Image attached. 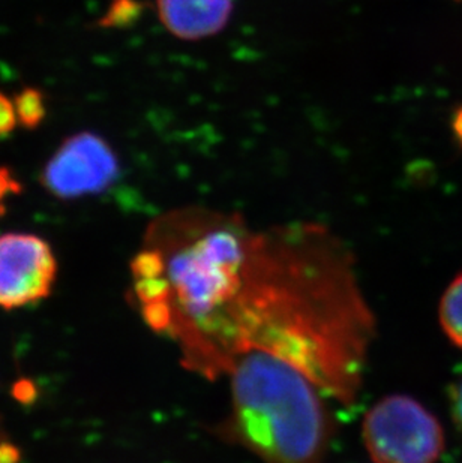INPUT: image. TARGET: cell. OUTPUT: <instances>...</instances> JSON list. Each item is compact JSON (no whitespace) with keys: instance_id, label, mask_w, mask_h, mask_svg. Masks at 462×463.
Instances as JSON below:
<instances>
[{"instance_id":"obj_1","label":"cell","mask_w":462,"mask_h":463,"mask_svg":"<svg viewBox=\"0 0 462 463\" xmlns=\"http://www.w3.org/2000/svg\"><path fill=\"white\" fill-rule=\"evenodd\" d=\"M374 336L353 255L329 228L294 222L253 230L240 214L226 213L206 241L178 348L185 369L212 381L237 355L269 353L350 407Z\"/></svg>"},{"instance_id":"obj_2","label":"cell","mask_w":462,"mask_h":463,"mask_svg":"<svg viewBox=\"0 0 462 463\" xmlns=\"http://www.w3.org/2000/svg\"><path fill=\"white\" fill-rule=\"evenodd\" d=\"M230 411L212 432L263 463H323L335 421L323 390L292 363L262 351L237 355Z\"/></svg>"},{"instance_id":"obj_3","label":"cell","mask_w":462,"mask_h":463,"mask_svg":"<svg viewBox=\"0 0 462 463\" xmlns=\"http://www.w3.org/2000/svg\"><path fill=\"white\" fill-rule=\"evenodd\" d=\"M362 438L374 463H437L445 451L440 421L407 394L380 399L363 419Z\"/></svg>"},{"instance_id":"obj_4","label":"cell","mask_w":462,"mask_h":463,"mask_svg":"<svg viewBox=\"0 0 462 463\" xmlns=\"http://www.w3.org/2000/svg\"><path fill=\"white\" fill-rule=\"evenodd\" d=\"M120 162L109 141L79 132L68 137L41 171V184L50 195L71 202L104 193L119 179Z\"/></svg>"},{"instance_id":"obj_5","label":"cell","mask_w":462,"mask_h":463,"mask_svg":"<svg viewBox=\"0 0 462 463\" xmlns=\"http://www.w3.org/2000/svg\"><path fill=\"white\" fill-rule=\"evenodd\" d=\"M57 262L47 241L35 234L0 236V307L17 309L52 293Z\"/></svg>"},{"instance_id":"obj_6","label":"cell","mask_w":462,"mask_h":463,"mask_svg":"<svg viewBox=\"0 0 462 463\" xmlns=\"http://www.w3.org/2000/svg\"><path fill=\"white\" fill-rule=\"evenodd\" d=\"M235 0H157L162 26L182 41L218 35L230 22Z\"/></svg>"},{"instance_id":"obj_7","label":"cell","mask_w":462,"mask_h":463,"mask_svg":"<svg viewBox=\"0 0 462 463\" xmlns=\"http://www.w3.org/2000/svg\"><path fill=\"white\" fill-rule=\"evenodd\" d=\"M438 319L448 339L462 350V271L441 296Z\"/></svg>"},{"instance_id":"obj_8","label":"cell","mask_w":462,"mask_h":463,"mask_svg":"<svg viewBox=\"0 0 462 463\" xmlns=\"http://www.w3.org/2000/svg\"><path fill=\"white\" fill-rule=\"evenodd\" d=\"M18 123L26 129H35L44 122L47 116V104L44 93L40 89L24 88L14 98Z\"/></svg>"},{"instance_id":"obj_9","label":"cell","mask_w":462,"mask_h":463,"mask_svg":"<svg viewBox=\"0 0 462 463\" xmlns=\"http://www.w3.org/2000/svg\"><path fill=\"white\" fill-rule=\"evenodd\" d=\"M140 5L136 0H114L109 13L102 18V26H125L128 22H134L139 15Z\"/></svg>"},{"instance_id":"obj_10","label":"cell","mask_w":462,"mask_h":463,"mask_svg":"<svg viewBox=\"0 0 462 463\" xmlns=\"http://www.w3.org/2000/svg\"><path fill=\"white\" fill-rule=\"evenodd\" d=\"M15 104L4 92H0V138L6 137L17 127Z\"/></svg>"},{"instance_id":"obj_11","label":"cell","mask_w":462,"mask_h":463,"mask_svg":"<svg viewBox=\"0 0 462 463\" xmlns=\"http://www.w3.org/2000/svg\"><path fill=\"white\" fill-rule=\"evenodd\" d=\"M22 184L14 177L11 170L6 166H0V213L5 210V202L11 195L22 193Z\"/></svg>"},{"instance_id":"obj_12","label":"cell","mask_w":462,"mask_h":463,"mask_svg":"<svg viewBox=\"0 0 462 463\" xmlns=\"http://www.w3.org/2000/svg\"><path fill=\"white\" fill-rule=\"evenodd\" d=\"M450 411L462 432V378L450 387Z\"/></svg>"},{"instance_id":"obj_13","label":"cell","mask_w":462,"mask_h":463,"mask_svg":"<svg viewBox=\"0 0 462 463\" xmlns=\"http://www.w3.org/2000/svg\"><path fill=\"white\" fill-rule=\"evenodd\" d=\"M454 131L458 137V140L462 141V109H459L458 113L455 116Z\"/></svg>"}]
</instances>
